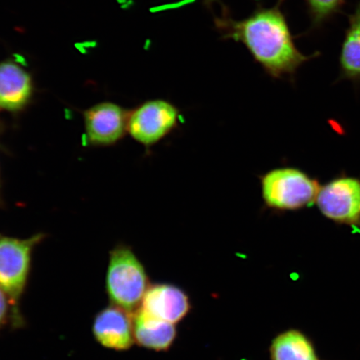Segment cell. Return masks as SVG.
Listing matches in <instances>:
<instances>
[{
  "label": "cell",
  "mask_w": 360,
  "mask_h": 360,
  "mask_svg": "<svg viewBox=\"0 0 360 360\" xmlns=\"http://www.w3.org/2000/svg\"><path fill=\"white\" fill-rule=\"evenodd\" d=\"M283 1L278 0L276 6L270 8L259 4L255 11L243 20L233 19L224 6L221 16H215L214 22L222 39L244 45L270 77L292 80L300 68L317 58L319 53L307 56L297 48L282 11Z\"/></svg>",
  "instance_id": "obj_1"
},
{
  "label": "cell",
  "mask_w": 360,
  "mask_h": 360,
  "mask_svg": "<svg viewBox=\"0 0 360 360\" xmlns=\"http://www.w3.org/2000/svg\"><path fill=\"white\" fill-rule=\"evenodd\" d=\"M150 280L141 261L131 248L119 245L110 252L106 290L112 305L130 314L141 307Z\"/></svg>",
  "instance_id": "obj_2"
},
{
  "label": "cell",
  "mask_w": 360,
  "mask_h": 360,
  "mask_svg": "<svg viewBox=\"0 0 360 360\" xmlns=\"http://www.w3.org/2000/svg\"><path fill=\"white\" fill-rule=\"evenodd\" d=\"M264 205L277 211L297 210L316 200L319 188L316 180L294 168H278L260 177Z\"/></svg>",
  "instance_id": "obj_3"
},
{
  "label": "cell",
  "mask_w": 360,
  "mask_h": 360,
  "mask_svg": "<svg viewBox=\"0 0 360 360\" xmlns=\"http://www.w3.org/2000/svg\"><path fill=\"white\" fill-rule=\"evenodd\" d=\"M44 237L43 233L29 238L0 235V290L10 300L12 313L18 319V307L29 281L32 254Z\"/></svg>",
  "instance_id": "obj_4"
},
{
  "label": "cell",
  "mask_w": 360,
  "mask_h": 360,
  "mask_svg": "<svg viewBox=\"0 0 360 360\" xmlns=\"http://www.w3.org/2000/svg\"><path fill=\"white\" fill-rule=\"evenodd\" d=\"M180 111L165 100L143 103L129 112L127 132L146 147L156 145L178 127Z\"/></svg>",
  "instance_id": "obj_5"
},
{
  "label": "cell",
  "mask_w": 360,
  "mask_h": 360,
  "mask_svg": "<svg viewBox=\"0 0 360 360\" xmlns=\"http://www.w3.org/2000/svg\"><path fill=\"white\" fill-rule=\"evenodd\" d=\"M327 218L349 225L360 223V181L353 178L334 180L321 188L316 199Z\"/></svg>",
  "instance_id": "obj_6"
},
{
  "label": "cell",
  "mask_w": 360,
  "mask_h": 360,
  "mask_svg": "<svg viewBox=\"0 0 360 360\" xmlns=\"http://www.w3.org/2000/svg\"><path fill=\"white\" fill-rule=\"evenodd\" d=\"M129 112L112 103H101L84 112L87 142L96 146H109L127 132Z\"/></svg>",
  "instance_id": "obj_7"
},
{
  "label": "cell",
  "mask_w": 360,
  "mask_h": 360,
  "mask_svg": "<svg viewBox=\"0 0 360 360\" xmlns=\"http://www.w3.org/2000/svg\"><path fill=\"white\" fill-rule=\"evenodd\" d=\"M192 308L190 297L181 288L171 283L150 285L139 309L166 322L182 321Z\"/></svg>",
  "instance_id": "obj_8"
},
{
  "label": "cell",
  "mask_w": 360,
  "mask_h": 360,
  "mask_svg": "<svg viewBox=\"0 0 360 360\" xmlns=\"http://www.w3.org/2000/svg\"><path fill=\"white\" fill-rule=\"evenodd\" d=\"M94 336L103 347L127 350L134 343L133 314L112 305L96 315Z\"/></svg>",
  "instance_id": "obj_9"
},
{
  "label": "cell",
  "mask_w": 360,
  "mask_h": 360,
  "mask_svg": "<svg viewBox=\"0 0 360 360\" xmlns=\"http://www.w3.org/2000/svg\"><path fill=\"white\" fill-rule=\"evenodd\" d=\"M134 341L148 349L157 352L168 351L177 337L174 323L161 321L139 309L133 314Z\"/></svg>",
  "instance_id": "obj_10"
},
{
  "label": "cell",
  "mask_w": 360,
  "mask_h": 360,
  "mask_svg": "<svg viewBox=\"0 0 360 360\" xmlns=\"http://www.w3.org/2000/svg\"><path fill=\"white\" fill-rule=\"evenodd\" d=\"M32 90L30 76L21 67L11 62L0 64V109L21 110L30 100Z\"/></svg>",
  "instance_id": "obj_11"
},
{
  "label": "cell",
  "mask_w": 360,
  "mask_h": 360,
  "mask_svg": "<svg viewBox=\"0 0 360 360\" xmlns=\"http://www.w3.org/2000/svg\"><path fill=\"white\" fill-rule=\"evenodd\" d=\"M269 355L271 360H319L313 341L296 328L274 337L269 346Z\"/></svg>",
  "instance_id": "obj_12"
},
{
  "label": "cell",
  "mask_w": 360,
  "mask_h": 360,
  "mask_svg": "<svg viewBox=\"0 0 360 360\" xmlns=\"http://www.w3.org/2000/svg\"><path fill=\"white\" fill-rule=\"evenodd\" d=\"M349 26L340 56V79L360 82V1L352 15H348Z\"/></svg>",
  "instance_id": "obj_13"
},
{
  "label": "cell",
  "mask_w": 360,
  "mask_h": 360,
  "mask_svg": "<svg viewBox=\"0 0 360 360\" xmlns=\"http://www.w3.org/2000/svg\"><path fill=\"white\" fill-rule=\"evenodd\" d=\"M304 2L311 20L312 30L321 29L337 13H342L345 4V0H304Z\"/></svg>",
  "instance_id": "obj_14"
},
{
  "label": "cell",
  "mask_w": 360,
  "mask_h": 360,
  "mask_svg": "<svg viewBox=\"0 0 360 360\" xmlns=\"http://www.w3.org/2000/svg\"><path fill=\"white\" fill-rule=\"evenodd\" d=\"M10 308H11L10 300H8L6 295L0 290V328L6 322Z\"/></svg>",
  "instance_id": "obj_15"
},
{
  "label": "cell",
  "mask_w": 360,
  "mask_h": 360,
  "mask_svg": "<svg viewBox=\"0 0 360 360\" xmlns=\"http://www.w3.org/2000/svg\"><path fill=\"white\" fill-rule=\"evenodd\" d=\"M216 1H217V0H204V4L205 6L211 8Z\"/></svg>",
  "instance_id": "obj_16"
}]
</instances>
